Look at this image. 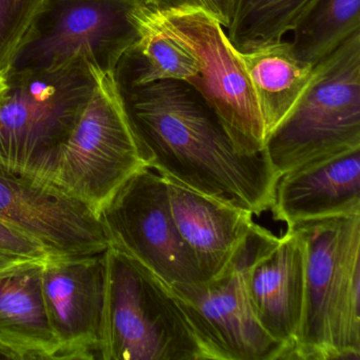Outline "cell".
Here are the masks:
<instances>
[{
	"instance_id": "3957f363",
	"label": "cell",
	"mask_w": 360,
	"mask_h": 360,
	"mask_svg": "<svg viewBox=\"0 0 360 360\" xmlns=\"http://www.w3.org/2000/svg\"><path fill=\"white\" fill-rule=\"evenodd\" d=\"M101 77L83 58L56 70L6 73L7 88L0 98V172L53 185L60 148Z\"/></svg>"
},
{
	"instance_id": "9c48e42d",
	"label": "cell",
	"mask_w": 360,
	"mask_h": 360,
	"mask_svg": "<svg viewBox=\"0 0 360 360\" xmlns=\"http://www.w3.org/2000/svg\"><path fill=\"white\" fill-rule=\"evenodd\" d=\"M159 13L165 28L195 56L199 75L187 84L218 117L236 149L248 155L264 151L267 132L258 96L222 25L195 8Z\"/></svg>"
},
{
	"instance_id": "7402d4cb",
	"label": "cell",
	"mask_w": 360,
	"mask_h": 360,
	"mask_svg": "<svg viewBox=\"0 0 360 360\" xmlns=\"http://www.w3.org/2000/svg\"><path fill=\"white\" fill-rule=\"evenodd\" d=\"M0 254L44 262L52 256L39 242L0 220Z\"/></svg>"
},
{
	"instance_id": "8992f818",
	"label": "cell",
	"mask_w": 360,
	"mask_h": 360,
	"mask_svg": "<svg viewBox=\"0 0 360 360\" xmlns=\"http://www.w3.org/2000/svg\"><path fill=\"white\" fill-rule=\"evenodd\" d=\"M148 166L115 75H103L60 148L52 184L98 217L122 186Z\"/></svg>"
},
{
	"instance_id": "603a6c76",
	"label": "cell",
	"mask_w": 360,
	"mask_h": 360,
	"mask_svg": "<svg viewBox=\"0 0 360 360\" xmlns=\"http://www.w3.org/2000/svg\"><path fill=\"white\" fill-rule=\"evenodd\" d=\"M159 10L195 8L214 16L223 28L229 29L239 7L240 0H150Z\"/></svg>"
},
{
	"instance_id": "52a82bcc",
	"label": "cell",
	"mask_w": 360,
	"mask_h": 360,
	"mask_svg": "<svg viewBox=\"0 0 360 360\" xmlns=\"http://www.w3.org/2000/svg\"><path fill=\"white\" fill-rule=\"evenodd\" d=\"M140 0H43L14 54L9 72L52 71L83 58L100 75L138 39L131 20Z\"/></svg>"
},
{
	"instance_id": "d4e9b609",
	"label": "cell",
	"mask_w": 360,
	"mask_h": 360,
	"mask_svg": "<svg viewBox=\"0 0 360 360\" xmlns=\"http://www.w3.org/2000/svg\"><path fill=\"white\" fill-rule=\"evenodd\" d=\"M20 360V356L18 354L14 353L11 349H7V347L0 345V360Z\"/></svg>"
},
{
	"instance_id": "9a60e30c",
	"label": "cell",
	"mask_w": 360,
	"mask_h": 360,
	"mask_svg": "<svg viewBox=\"0 0 360 360\" xmlns=\"http://www.w3.org/2000/svg\"><path fill=\"white\" fill-rule=\"evenodd\" d=\"M163 178L176 229L193 252L203 281L217 277L254 226V214Z\"/></svg>"
},
{
	"instance_id": "277c9868",
	"label": "cell",
	"mask_w": 360,
	"mask_h": 360,
	"mask_svg": "<svg viewBox=\"0 0 360 360\" xmlns=\"http://www.w3.org/2000/svg\"><path fill=\"white\" fill-rule=\"evenodd\" d=\"M101 360H208L169 284L108 246Z\"/></svg>"
},
{
	"instance_id": "cb8c5ba5",
	"label": "cell",
	"mask_w": 360,
	"mask_h": 360,
	"mask_svg": "<svg viewBox=\"0 0 360 360\" xmlns=\"http://www.w3.org/2000/svg\"><path fill=\"white\" fill-rule=\"evenodd\" d=\"M31 260L18 258V257L8 256V255L0 254V274L6 273L10 269H15L20 265L26 262H30ZM39 262V261H37Z\"/></svg>"
},
{
	"instance_id": "2e32d148",
	"label": "cell",
	"mask_w": 360,
	"mask_h": 360,
	"mask_svg": "<svg viewBox=\"0 0 360 360\" xmlns=\"http://www.w3.org/2000/svg\"><path fill=\"white\" fill-rule=\"evenodd\" d=\"M41 265L30 261L0 274V345L20 360L58 359L41 292Z\"/></svg>"
},
{
	"instance_id": "d6986e66",
	"label": "cell",
	"mask_w": 360,
	"mask_h": 360,
	"mask_svg": "<svg viewBox=\"0 0 360 360\" xmlns=\"http://www.w3.org/2000/svg\"><path fill=\"white\" fill-rule=\"evenodd\" d=\"M318 0H240L227 39L238 52L283 41Z\"/></svg>"
},
{
	"instance_id": "5bb4252c",
	"label": "cell",
	"mask_w": 360,
	"mask_h": 360,
	"mask_svg": "<svg viewBox=\"0 0 360 360\" xmlns=\"http://www.w3.org/2000/svg\"><path fill=\"white\" fill-rule=\"evenodd\" d=\"M271 210L288 226L360 212V148L307 164L280 176Z\"/></svg>"
},
{
	"instance_id": "4fadbf2b",
	"label": "cell",
	"mask_w": 360,
	"mask_h": 360,
	"mask_svg": "<svg viewBox=\"0 0 360 360\" xmlns=\"http://www.w3.org/2000/svg\"><path fill=\"white\" fill-rule=\"evenodd\" d=\"M246 284L261 326L292 359L305 302V244L292 227L255 259Z\"/></svg>"
},
{
	"instance_id": "ac0fdd59",
	"label": "cell",
	"mask_w": 360,
	"mask_h": 360,
	"mask_svg": "<svg viewBox=\"0 0 360 360\" xmlns=\"http://www.w3.org/2000/svg\"><path fill=\"white\" fill-rule=\"evenodd\" d=\"M238 53L256 90L269 136L300 100L314 66L297 58L290 41L284 39Z\"/></svg>"
},
{
	"instance_id": "8fae6325",
	"label": "cell",
	"mask_w": 360,
	"mask_h": 360,
	"mask_svg": "<svg viewBox=\"0 0 360 360\" xmlns=\"http://www.w3.org/2000/svg\"><path fill=\"white\" fill-rule=\"evenodd\" d=\"M0 220L39 242L52 256L104 252L100 217L53 185L0 172Z\"/></svg>"
},
{
	"instance_id": "7a4b0ae2",
	"label": "cell",
	"mask_w": 360,
	"mask_h": 360,
	"mask_svg": "<svg viewBox=\"0 0 360 360\" xmlns=\"http://www.w3.org/2000/svg\"><path fill=\"white\" fill-rule=\"evenodd\" d=\"M305 244V302L292 359H360V212L292 226Z\"/></svg>"
},
{
	"instance_id": "44dd1931",
	"label": "cell",
	"mask_w": 360,
	"mask_h": 360,
	"mask_svg": "<svg viewBox=\"0 0 360 360\" xmlns=\"http://www.w3.org/2000/svg\"><path fill=\"white\" fill-rule=\"evenodd\" d=\"M43 0H0V75L11 66L14 54Z\"/></svg>"
},
{
	"instance_id": "30bf717a",
	"label": "cell",
	"mask_w": 360,
	"mask_h": 360,
	"mask_svg": "<svg viewBox=\"0 0 360 360\" xmlns=\"http://www.w3.org/2000/svg\"><path fill=\"white\" fill-rule=\"evenodd\" d=\"M109 246L144 265L166 283L203 281L176 229L163 176L145 166L100 212Z\"/></svg>"
},
{
	"instance_id": "5b68a950",
	"label": "cell",
	"mask_w": 360,
	"mask_h": 360,
	"mask_svg": "<svg viewBox=\"0 0 360 360\" xmlns=\"http://www.w3.org/2000/svg\"><path fill=\"white\" fill-rule=\"evenodd\" d=\"M360 148V31L314 66L299 102L267 136L278 178L301 166Z\"/></svg>"
},
{
	"instance_id": "6da1fadb",
	"label": "cell",
	"mask_w": 360,
	"mask_h": 360,
	"mask_svg": "<svg viewBox=\"0 0 360 360\" xmlns=\"http://www.w3.org/2000/svg\"><path fill=\"white\" fill-rule=\"evenodd\" d=\"M119 91L149 167L252 214L273 207L279 178L265 151L239 153L191 86L161 81Z\"/></svg>"
},
{
	"instance_id": "ffe728a7",
	"label": "cell",
	"mask_w": 360,
	"mask_h": 360,
	"mask_svg": "<svg viewBox=\"0 0 360 360\" xmlns=\"http://www.w3.org/2000/svg\"><path fill=\"white\" fill-rule=\"evenodd\" d=\"M360 31V0H318L292 31L297 58L315 66Z\"/></svg>"
},
{
	"instance_id": "ba28073f",
	"label": "cell",
	"mask_w": 360,
	"mask_h": 360,
	"mask_svg": "<svg viewBox=\"0 0 360 360\" xmlns=\"http://www.w3.org/2000/svg\"><path fill=\"white\" fill-rule=\"evenodd\" d=\"M278 237L255 223L226 269L205 281L170 285L212 360H285L257 319L246 274Z\"/></svg>"
},
{
	"instance_id": "e0dca14e",
	"label": "cell",
	"mask_w": 360,
	"mask_h": 360,
	"mask_svg": "<svg viewBox=\"0 0 360 360\" xmlns=\"http://www.w3.org/2000/svg\"><path fill=\"white\" fill-rule=\"evenodd\" d=\"M130 16L138 39L117 63L115 79L120 90L161 81L188 83L198 77L195 56L165 28L159 10L150 0H140Z\"/></svg>"
},
{
	"instance_id": "7c38bea8",
	"label": "cell",
	"mask_w": 360,
	"mask_h": 360,
	"mask_svg": "<svg viewBox=\"0 0 360 360\" xmlns=\"http://www.w3.org/2000/svg\"><path fill=\"white\" fill-rule=\"evenodd\" d=\"M41 282L58 343V359H100L104 252L48 257L41 265Z\"/></svg>"
},
{
	"instance_id": "484cf974",
	"label": "cell",
	"mask_w": 360,
	"mask_h": 360,
	"mask_svg": "<svg viewBox=\"0 0 360 360\" xmlns=\"http://www.w3.org/2000/svg\"><path fill=\"white\" fill-rule=\"evenodd\" d=\"M6 88H7V83H6L5 77L3 75H0V98L3 96Z\"/></svg>"
}]
</instances>
